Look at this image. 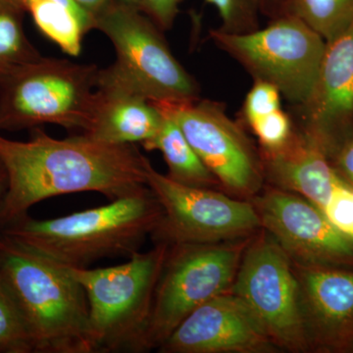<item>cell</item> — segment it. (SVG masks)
I'll use <instances>...</instances> for the list:
<instances>
[{"label": "cell", "mask_w": 353, "mask_h": 353, "mask_svg": "<svg viewBox=\"0 0 353 353\" xmlns=\"http://www.w3.org/2000/svg\"><path fill=\"white\" fill-rule=\"evenodd\" d=\"M146 159L134 145H111L85 134L57 139L34 128L26 141L0 134V161L8 178L0 229L50 197L90 192L111 201L141 192L148 187Z\"/></svg>", "instance_id": "6da1fadb"}, {"label": "cell", "mask_w": 353, "mask_h": 353, "mask_svg": "<svg viewBox=\"0 0 353 353\" xmlns=\"http://www.w3.org/2000/svg\"><path fill=\"white\" fill-rule=\"evenodd\" d=\"M0 285L34 353H94L87 296L67 267L0 232Z\"/></svg>", "instance_id": "7a4b0ae2"}, {"label": "cell", "mask_w": 353, "mask_h": 353, "mask_svg": "<svg viewBox=\"0 0 353 353\" xmlns=\"http://www.w3.org/2000/svg\"><path fill=\"white\" fill-rule=\"evenodd\" d=\"M161 215L159 202L146 187L106 205L54 219L27 215L0 232L65 267L88 268L97 260L129 259L141 252Z\"/></svg>", "instance_id": "3957f363"}, {"label": "cell", "mask_w": 353, "mask_h": 353, "mask_svg": "<svg viewBox=\"0 0 353 353\" xmlns=\"http://www.w3.org/2000/svg\"><path fill=\"white\" fill-rule=\"evenodd\" d=\"M169 245L155 243L124 263L106 268H71L88 304V328L94 353L141 352L153 297Z\"/></svg>", "instance_id": "277c9868"}, {"label": "cell", "mask_w": 353, "mask_h": 353, "mask_svg": "<svg viewBox=\"0 0 353 353\" xmlns=\"http://www.w3.org/2000/svg\"><path fill=\"white\" fill-rule=\"evenodd\" d=\"M99 69L94 64L41 57L0 78V132L58 125L88 126Z\"/></svg>", "instance_id": "5b68a950"}, {"label": "cell", "mask_w": 353, "mask_h": 353, "mask_svg": "<svg viewBox=\"0 0 353 353\" xmlns=\"http://www.w3.org/2000/svg\"><path fill=\"white\" fill-rule=\"evenodd\" d=\"M252 236L205 245H169L141 352L158 350L190 313L231 290Z\"/></svg>", "instance_id": "8992f818"}, {"label": "cell", "mask_w": 353, "mask_h": 353, "mask_svg": "<svg viewBox=\"0 0 353 353\" xmlns=\"http://www.w3.org/2000/svg\"><path fill=\"white\" fill-rule=\"evenodd\" d=\"M94 29L114 46L115 62L104 73L152 101L199 99L194 77L176 60L162 30L138 6L113 0L94 18Z\"/></svg>", "instance_id": "52a82bcc"}, {"label": "cell", "mask_w": 353, "mask_h": 353, "mask_svg": "<svg viewBox=\"0 0 353 353\" xmlns=\"http://www.w3.org/2000/svg\"><path fill=\"white\" fill-rule=\"evenodd\" d=\"M210 38L253 80L275 85L296 106L308 99L327 46L317 32L290 14L245 34L211 30Z\"/></svg>", "instance_id": "ba28073f"}, {"label": "cell", "mask_w": 353, "mask_h": 353, "mask_svg": "<svg viewBox=\"0 0 353 353\" xmlns=\"http://www.w3.org/2000/svg\"><path fill=\"white\" fill-rule=\"evenodd\" d=\"M145 180L162 210L152 234L155 243H224L250 238L262 229L256 210L248 199L175 182L155 170L148 159Z\"/></svg>", "instance_id": "9c48e42d"}, {"label": "cell", "mask_w": 353, "mask_h": 353, "mask_svg": "<svg viewBox=\"0 0 353 353\" xmlns=\"http://www.w3.org/2000/svg\"><path fill=\"white\" fill-rule=\"evenodd\" d=\"M230 292L250 309L278 350L309 352L294 265L263 229L246 246Z\"/></svg>", "instance_id": "30bf717a"}, {"label": "cell", "mask_w": 353, "mask_h": 353, "mask_svg": "<svg viewBox=\"0 0 353 353\" xmlns=\"http://www.w3.org/2000/svg\"><path fill=\"white\" fill-rule=\"evenodd\" d=\"M153 102L178 124L225 192L250 201L261 192L265 176L259 150L222 105L199 97Z\"/></svg>", "instance_id": "8fae6325"}, {"label": "cell", "mask_w": 353, "mask_h": 353, "mask_svg": "<svg viewBox=\"0 0 353 353\" xmlns=\"http://www.w3.org/2000/svg\"><path fill=\"white\" fill-rule=\"evenodd\" d=\"M262 229L294 263L353 268V241L307 199L268 185L250 199Z\"/></svg>", "instance_id": "7c38bea8"}, {"label": "cell", "mask_w": 353, "mask_h": 353, "mask_svg": "<svg viewBox=\"0 0 353 353\" xmlns=\"http://www.w3.org/2000/svg\"><path fill=\"white\" fill-rule=\"evenodd\" d=\"M296 109V129L331 158L353 132V24L327 43L312 90Z\"/></svg>", "instance_id": "4fadbf2b"}, {"label": "cell", "mask_w": 353, "mask_h": 353, "mask_svg": "<svg viewBox=\"0 0 353 353\" xmlns=\"http://www.w3.org/2000/svg\"><path fill=\"white\" fill-rule=\"evenodd\" d=\"M157 350L161 353L279 352L250 309L230 290L190 313Z\"/></svg>", "instance_id": "5bb4252c"}, {"label": "cell", "mask_w": 353, "mask_h": 353, "mask_svg": "<svg viewBox=\"0 0 353 353\" xmlns=\"http://www.w3.org/2000/svg\"><path fill=\"white\" fill-rule=\"evenodd\" d=\"M292 265L309 352L352 353L353 268Z\"/></svg>", "instance_id": "9a60e30c"}, {"label": "cell", "mask_w": 353, "mask_h": 353, "mask_svg": "<svg viewBox=\"0 0 353 353\" xmlns=\"http://www.w3.org/2000/svg\"><path fill=\"white\" fill-rule=\"evenodd\" d=\"M162 120L154 102L101 69L90 120L80 134L111 145H143L157 134Z\"/></svg>", "instance_id": "2e32d148"}, {"label": "cell", "mask_w": 353, "mask_h": 353, "mask_svg": "<svg viewBox=\"0 0 353 353\" xmlns=\"http://www.w3.org/2000/svg\"><path fill=\"white\" fill-rule=\"evenodd\" d=\"M265 181L278 189L324 208L334 190L345 181L330 158L294 127L287 143L274 150L260 148Z\"/></svg>", "instance_id": "e0dca14e"}, {"label": "cell", "mask_w": 353, "mask_h": 353, "mask_svg": "<svg viewBox=\"0 0 353 353\" xmlns=\"http://www.w3.org/2000/svg\"><path fill=\"white\" fill-rule=\"evenodd\" d=\"M31 14L44 36L71 57L82 50L83 38L94 30V18L77 0H14Z\"/></svg>", "instance_id": "ac0fdd59"}, {"label": "cell", "mask_w": 353, "mask_h": 353, "mask_svg": "<svg viewBox=\"0 0 353 353\" xmlns=\"http://www.w3.org/2000/svg\"><path fill=\"white\" fill-rule=\"evenodd\" d=\"M141 145L148 152L157 150L161 153L168 167L167 176L175 182L223 190L217 179L190 145L182 130L166 114L163 113V120L157 134Z\"/></svg>", "instance_id": "d6986e66"}, {"label": "cell", "mask_w": 353, "mask_h": 353, "mask_svg": "<svg viewBox=\"0 0 353 353\" xmlns=\"http://www.w3.org/2000/svg\"><path fill=\"white\" fill-rule=\"evenodd\" d=\"M23 12L14 0H0V78L41 57L26 36Z\"/></svg>", "instance_id": "ffe728a7"}, {"label": "cell", "mask_w": 353, "mask_h": 353, "mask_svg": "<svg viewBox=\"0 0 353 353\" xmlns=\"http://www.w3.org/2000/svg\"><path fill=\"white\" fill-rule=\"evenodd\" d=\"M283 14L303 20L329 43L353 24V0H287Z\"/></svg>", "instance_id": "44dd1931"}, {"label": "cell", "mask_w": 353, "mask_h": 353, "mask_svg": "<svg viewBox=\"0 0 353 353\" xmlns=\"http://www.w3.org/2000/svg\"><path fill=\"white\" fill-rule=\"evenodd\" d=\"M219 14V30L231 34H245L259 28L262 14L259 0H205Z\"/></svg>", "instance_id": "7402d4cb"}, {"label": "cell", "mask_w": 353, "mask_h": 353, "mask_svg": "<svg viewBox=\"0 0 353 353\" xmlns=\"http://www.w3.org/2000/svg\"><path fill=\"white\" fill-rule=\"evenodd\" d=\"M0 353H34L17 311L0 285Z\"/></svg>", "instance_id": "603a6c76"}, {"label": "cell", "mask_w": 353, "mask_h": 353, "mask_svg": "<svg viewBox=\"0 0 353 353\" xmlns=\"http://www.w3.org/2000/svg\"><path fill=\"white\" fill-rule=\"evenodd\" d=\"M260 143V148L274 150L287 143L294 131V121L283 108L248 125Z\"/></svg>", "instance_id": "cb8c5ba5"}, {"label": "cell", "mask_w": 353, "mask_h": 353, "mask_svg": "<svg viewBox=\"0 0 353 353\" xmlns=\"http://www.w3.org/2000/svg\"><path fill=\"white\" fill-rule=\"evenodd\" d=\"M281 108L282 94L280 90L271 83L254 81L243 101V118L246 124L250 125Z\"/></svg>", "instance_id": "d4e9b609"}, {"label": "cell", "mask_w": 353, "mask_h": 353, "mask_svg": "<svg viewBox=\"0 0 353 353\" xmlns=\"http://www.w3.org/2000/svg\"><path fill=\"white\" fill-rule=\"evenodd\" d=\"M330 222L353 241V187L347 182L334 190L322 209Z\"/></svg>", "instance_id": "484cf974"}, {"label": "cell", "mask_w": 353, "mask_h": 353, "mask_svg": "<svg viewBox=\"0 0 353 353\" xmlns=\"http://www.w3.org/2000/svg\"><path fill=\"white\" fill-rule=\"evenodd\" d=\"M183 0H139V8L159 27L162 31L171 29Z\"/></svg>", "instance_id": "4316f807"}, {"label": "cell", "mask_w": 353, "mask_h": 353, "mask_svg": "<svg viewBox=\"0 0 353 353\" xmlns=\"http://www.w3.org/2000/svg\"><path fill=\"white\" fill-rule=\"evenodd\" d=\"M330 160L341 178L353 187V132Z\"/></svg>", "instance_id": "83f0119b"}, {"label": "cell", "mask_w": 353, "mask_h": 353, "mask_svg": "<svg viewBox=\"0 0 353 353\" xmlns=\"http://www.w3.org/2000/svg\"><path fill=\"white\" fill-rule=\"evenodd\" d=\"M262 14L271 19L282 15L287 0H259Z\"/></svg>", "instance_id": "f1b7e54d"}, {"label": "cell", "mask_w": 353, "mask_h": 353, "mask_svg": "<svg viewBox=\"0 0 353 353\" xmlns=\"http://www.w3.org/2000/svg\"><path fill=\"white\" fill-rule=\"evenodd\" d=\"M79 3L92 14V17L99 15L113 0H77Z\"/></svg>", "instance_id": "f546056e"}, {"label": "cell", "mask_w": 353, "mask_h": 353, "mask_svg": "<svg viewBox=\"0 0 353 353\" xmlns=\"http://www.w3.org/2000/svg\"><path fill=\"white\" fill-rule=\"evenodd\" d=\"M8 187V178L3 164L0 161V209H1L2 202H3L4 196Z\"/></svg>", "instance_id": "4dcf8cb0"}, {"label": "cell", "mask_w": 353, "mask_h": 353, "mask_svg": "<svg viewBox=\"0 0 353 353\" xmlns=\"http://www.w3.org/2000/svg\"><path fill=\"white\" fill-rule=\"evenodd\" d=\"M123 3L131 4V6L139 7V0H117Z\"/></svg>", "instance_id": "1f68e13d"}, {"label": "cell", "mask_w": 353, "mask_h": 353, "mask_svg": "<svg viewBox=\"0 0 353 353\" xmlns=\"http://www.w3.org/2000/svg\"><path fill=\"white\" fill-rule=\"evenodd\" d=\"M352 353H353V350H352Z\"/></svg>", "instance_id": "d6a6232c"}]
</instances>
